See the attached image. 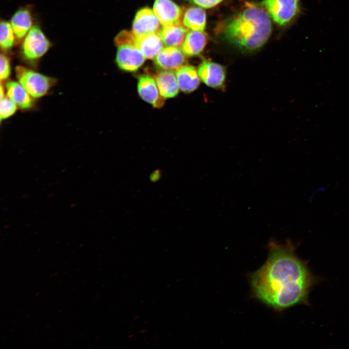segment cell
Listing matches in <instances>:
<instances>
[{
	"label": "cell",
	"mask_w": 349,
	"mask_h": 349,
	"mask_svg": "<svg viewBox=\"0 0 349 349\" xmlns=\"http://www.w3.org/2000/svg\"><path fill=\"white\" fill-rule=\"evenodd\" d=\"M268 248L267 260L249 276L254 297L278 311L305 302L313 279L294 244L271 238Z\"/></svg>",
	"instance_id": "obj_1"
},
{
	"label": "cell",
	"mask_w": 349,
	"mask_h": 349,
	"mask_svg": "<svg viewBox=\"0 0 349 349\" xmlns=\"http://www.w3.org/2000/svg\"><path fill=\"white\" fill-rule=\"evenodd\" d=\"M271 29L268 12L251 4L230 20L222 32L229 43L243 50L252 52L266 43Z\"/></svg>",
	"instance_id": "obj_2"
},
{
	"label": "cell",
	"mask_w": 349,
	"mask_h": 349,
	"mask_svg": "<svg viewBox=\"0 0 349 349\" xmlns=\"http://www.w3.org/2000/svg\"><path fill=\"white\" fill-rule=\"evenodd\" d=\"M17 81L33 98H38L48 94L56 80L21 65L16 67Z\"/></svg>",
	"instance_id": "obj_3"
},
{
	"label": "cell",
	"mask_w": 349,
	"mask_h": 349,
	"mask_svg": "<svg viewBox=\"0 0 349 349\" xmlns=\"http://www.w3.org/2000/svg\"><path fill=\"white\" fill-rule=\"evenodd\" d=\"M262 4L274 21L282 26L290 23L301 11L300 0H263Z\"/></svg>",
	"instance_id": "obj_4"
},
{
	"label": "cell",
	"mask_w": 349,
	"mask_h": 349,
	"mask_svg": "<svg viewBox=\"0 0 349 349\" xmlns=\"http://www.w3.org/2000/svg\"><path fill=\"white\" fill-rule=\"evenodd\" d=\"M50 42L41 28L33 26L24 37L21 48V54L25 59L34 61L44 56L49 49Z\"/></svg>",
	"instance_id": "obj_5"
},
{
	"label": "cell",
	"mask_w": 349,
	"mask_h": 349,
	"mask_svg": "<svg viewBox=\"0 0 349 349\" xmlns=\"http://www.w3.org/2000/svg\"><path fill=\"white\" fill-rule=\"evenodd\" d=\"M117 47L116 62L120 69L134 72L143 64L146 58L137 45L125 44Z\"/></svg>",
	"instance_id": "obj_6"
},
{
	"label": "cell",
	"mask_w": 349,
	"mask_h": 349,
	"mask_svg": "<svg viewBox=\"0 0 349 349\" xmlns=\"http://www.w3.org/2000/svg\"><path fill=\"white\" fill-rule=\"evenodd\" d=\"M197 71L200 79L207 86L216 89L224 88L226 70L223 66L205 60L199 65Z\"/></svg>",
	"instance_id": "obj_7"
},
{
	"label": "cell",
	"mask_w": 349,
	"mask_h": 349,
	"mask_svg": "<svg viewBox=\"0 0 349 349\" xmlns=\"http://www.w3.org/2000/svg\"><path fill=\"white\" fill-rule=\"evenodd\" d=\"M161 23L153 10L148 7L139 10L132 24V32L137 36L159 32Z\"/></svg>",
	"instance_id": "obj_8"
},
{
	"label": "cell",
	"mask_w": 349,
	"mask_h": 349,
	"mask_svg": "<svg viewBox=\"0 0 349 349\" xmlns=\"http://www.w3.org/2000/svg\"><path fill=\"white\" fill-rule=\"evenodd\" d=\"M153 10L161 25H182L183 10L172 0H155Z\"/></svg>",
	"instance_id": "obj_9"
},
{
	"label": "cell",
	"mask_w": 349,
	"mask_h": 349,
	"mask_svg": "<svg viewBox=\"0 0 349 349\" xmlns=\"http://www.w3.org/2000/svg\"><path fill=\"white\" fill-rule=\"evenodd\" d=\"M137 90L140 97L154 108H160L164 104V99L160 94L155 79L143 75L139 78Z\"/></svg>",
	"instance_id": "obj_10"
},
{
	"label": "cell",
	"mask_w": 349,
	"mask_h": 349,
	"mask_svg": "<svg viewBox=\"0 0 349 349\" xmlns=\"http://www.w3.org/2000/svg\"><path fill=\"white\" fill-rule=\"evenodd\" d=\"M185 55L178 48L166 47L156 56L154 62L156 65L162 70H177L185 64Z\"/></svg>",
	"instance_id": "obj_11"
},
{
	"label": "cell",
	"mask_w": 349,
	"mask_h": 349,
	"mask_svg": "<svg viewBox=\"0 0 349 349\" xmlns=\"http://www.w3.org/2000/svg\"><path fill=\"white\" fill-rule=\"evenodd\" d=\"M10 23L16 38V44L21 42L32 27L31 11L28 7L17 10L13 15Z\"/></svg>",
	"instance_id": "obj_12"
},
{
	"label": "cell",
	"mask_w": 349,
	"mask_h": 349,
	"mask_svg": "<svg viewBox=\"0 0 349 349\" xmlns=\"http://www.w3.org/2000/svg\"><path fill=\"white\" fill-rule=\"evenodd\" d=\"M175 75L179 88L185 93L193 92L200 85L198 71L192 65H183L176 70Z\"/></svg>",
	"instance_id": "obj_13"
},
{
	"label": "cell",
	"mask_w": 349,
	"mask_h": 349,
	"mask_svg": "<svg viewBox=\"0 0 349 349\" xmlns=\"http://www.w3.org/2000/svg\"><path fill=\"white\" fill-rule=\"evenodd\" d=\"M155 79L160 94L164 99L178 95L179 88L175 73L173 70H161L157 73Z\"/></svg>",
	"instance_id": "obj_14"
},
{
	"label": "cell",
	"mask_w": 349,
	"mask_h": 349,
	"mask_svg": "<svg viewBox=\"0 0 349 349\" xmlns=\"http://www.w3.org/2000/svg\"><path fill=\"white\" fill-rule=\"evenodd\" d=\"M5 86L6 96L18 108L27 110L33 107V98L18 82L8 81Z\"/></svg>",
	"instance_id": "obj_15"
},
{
	"label": "cell",
	"mask_w": 349,
	"mask_h": 349,
	"mask_svg": "<svg viewBox=\"0 0 349 349\" xmlns=\"http://www.w3.org/2000/svg\"><path fill=\"white\" fill-rule=\"evenodd\" d=\"M207 41V37L204 31H191L185 38L181 50L189 57L198 55L203 51Z\"/></svg>",
	"instance_id": "obj_16"
},
{
	"label": "cell",
	"mask_w": 349,
	"mask_h": 349,
	"mask_svg": "<svg viewBox=\"0 0 349 349\" xmlns=\"http://www.w3.org/2000/svg\"><path fill=\"white\" fill-rule=\"evenodd\" d=\"M189 30L182 24L163 26L159 34L166 46L179 48L184 43Z\"/></svg>",
	"instance_id": "obj_17"
},
{
	"label": "cell",
	"mask_w": 349,
	"mask_h": 349,
	"mask_svg": "<svg viewBox=\"0 0 349 349\" xmlns=\"http://www.w3.org/2000/svg\"><path fill=\"white\" fill-rule=\"evenodd\" d=\"M138 47L146 59H153L163 48L159 32L137 37Z\"/></svg>",
	"instance_id": "obj_18"
},
{
	"label": "cell",
	"mask_w": 349,
	"mask_h": 349,
	"mask_svg": "<svg viewBox=\"0 0 349 349\" xmlns=\"http://www.w3.org/2000/svg\"><path fill=\"white\" fill-rule=\"evenodd\" d=\"M183 24L191 31H204L206 24V14L199 7H190L184 12Z\"/></svg>",
	"instance_id": "obj_19"
},
{
	"label": "cell",
	"mask_w": 349,
	"mask_h": 349,
	"mask_svg": "<svg viewBox=\"0 0 349 349\" xmlns=\"http://www.w3.org/2000/svg\"><path fill=\"white\" fill-rule=\"evenodd\" d=\"M16 44V38L10 22L1 20L0 25V46L3 51L10 49Z\"/></svg>",
	"instance_id": "obj_20"
},
{
	"label": "cell",
	"mask_w": 349,
	"mask_h": 349,
	"mask_svg": "<svg viewBox=\"0 0 349 349\" xmlns=\"http://www.w3.org/2000/svg\"><path fill=\"white\" fill-rule=\"evenodd\" d=\"M17 108V106L6 95L1 98L0 103V121L14 115Z\"/></svg>",
	"instance_id": "obj_21"
},
{
	"label": "cell",
	"mask_w": 349,
	"mask_h": 349,
	"mask_svg": "<svg viewBox=\"0 0 349 349\" xmlns=\"http://www.w3.org/2000/svg\"><path fill=\"white\" fill-rule=\"evenodd\" d=\"M1 82L6 80L11 74V63L9 58L5 54L1 53L0 58Z\"/></svg>",
	"instance_id": "obj_22"
},
{
	"label": "cell",
	"mask_w": 349,
	"mask_h": 349,
	"mask_svg": "<svg viewBox=\"0 0 349 349\" xmlns=\"http://www.w3.org/2000/svg\"><path fill=\"white\" fill-rule=\"evenodd\" d=\"M195 4L205 8L213 7L223 0H190Z\"/></svg>",
	"instance_id": "obj_23"
},
{
	"label": "cell",
	"mask_w": 349,
	"mask_h": 349,
	"mask_svg": "<svg viewBox=\"0 0 349 349\" xmlns=\"http://www.w3.org/2000/svg\"><path fill=\"white\" fill-rule=\"evenodd\" d=\"M159 174H160L159 173V171L158 172L157 171H155L154 173H153L151 176V179L152 181H156L158 179V177H157L158 176H159Z\"/></svg>",
	"instance_id": "obj_24"
},
{
	"label": "cell",
	"mask_w": 349,
	"mask_h": 349,
	"mask_svg": "<svg viewBox=\"0 0 349 349\" xmlns=\"http://www.w3.org/2000/svg\"><path fill=\"white\" fill-rule=\"evenodd\" d=\"M58 273H59L58 272H56V273L53 274L51 275V276H50V277L55 276L56 275L58 274Z\"/></svg>",
	"instance_id": "obj_25"
},
{
	"label": "cell",
	"mask_w": 349,
	"mask_h": 349,
	"mask_svg": "<svg viewBox=\"0 0 349 349\" xmlns=\"http://www.w3.org/2000/svg\"><path fill=\"white\" fill-rule=\"evenodd\" d=\"M40 292H38L35 295H36V296H37V295H38L39 294H40Z\"/></svg>",
	"instance_id": "obj_26"
},
{
	"label": "cell",
	"mask_w": 349,
	"mask_h": 349,
	"mask_svg": "<svg viewBox=\"0 0 349 349\" xmlns=\"http://www.w3.org/2000/svg\"><path fill=\"white\" fill-rule=\"evenodd\" d=\"M66 263H67L66 262V263H64L63 264V265H64L66 264Z\"/></svg>",
	"instance_id": "obj_27"
}]
</instances>
